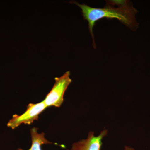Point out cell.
Listing matches in <instances>:
<instances>
[{
    "instance_id": "obj_1",
    "label": "cell",
    "mask_w": 150,
    "mask_h": 150,
    "mask_svg": "<svg viewBox=\"0 0 150 150\" xmlns=\"http://www.w3.org/2000/svg\"><path fill=\"white\" fill-rule=\"evenodd\" d=\"M81 9L84 19L87 21L90 32L93 39V46L96 48L93 33V28L96 22L102 18L116 19L132 30L138 28V23L135 16L137 11L132 3L128 1H109L103 8H95L84 4L71 1Z\"/></svg>"
},
{
    "instance_id": "obj_2",
    "label": "cell",
    "mask_w": 150,
    "mask_h": 150,
    "mask_svg": "<svg viewBox=\"0 0 150 150\" xmlns=\"http://www.w3.org/2000/svg\"><path fill=\"white\" fill-rule=\"evenodd\" d=\"M70 74V72L68 71L62 76L55 78V84L43 100L47 108L60 107L63 104L65 92L72 82Z\"/></svg>"
},
{
    "instance_id": "obj_3",
    "label": "cell",
    "mask_w": 150,
    "mask_h": 150,
    "mask_svg": "<svg viewBox=\"0 0 150 150\" xmlns=\"http://www.w3.org/2000/svg\"><path fill=\"white\" fill-rule=\"evenodd\" d=\"M47 106L43 101L37 103H29L26 111L20 115L15 114L7 124L13 130L22 124L30 125L35 121H38L39 115L44 111Z\"/></svg>"
},
{
    "instance_id": "obj_4",
    "label": "cell",
    "mask_w": 150,
    "mask_h": 150,
    "mask_svg": "<svg viewBox=\"0 0 150 150\" xmlns=\"http://www.w3.org/2000/svg\"><path fill=\"white\" fill-rule=\"evenodd\" d=\"M107 133V130L105 129L101 131L98 136H95L94 132L90 131L87 139L74 143L71 150H100L102 139Z\"/></svg>"
},
{
    "instance_id": "obj_5",
    "label": "cell",
    "mask_w": 150,
    "mask_h": 150,
    "mask_svg": "<svg viewBox=\"0 0 150 150\" xmlns=\"http://www.w3.org/2000/svg\"><path fill=\"white\" fill-rule=\"evenodd\" d=\"M38 128L33 127L30 130L32 144L31 147L28 150H23L19 148L17 150H42L41 146L47 144H53V143L48 141L45 138V134L44 132L40 134L38 132Z\"/></svg>"
},
{
    "instance_id": "obj_6",
    "label": "cell",
    "mask_w": 150,
    "mask_h": 150,
    "mask_svg": "<svg viewBox=\"0 0 150 150\" xmlns=\"http://www.w3.org/2000/svg\"><path fill=\"white\" fill-rule=\"evenodd\" d=\"M124 150H135L133 148L131 147L128 146H126L124 148Z\"/></svg>"
}]
</instances>
